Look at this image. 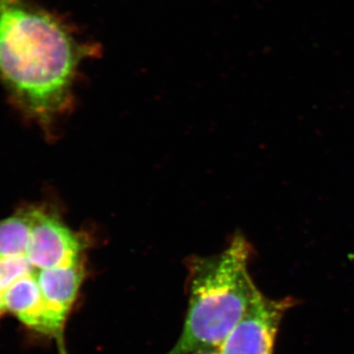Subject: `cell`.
<instances>
[{
	"mask_svg": "<svg viewBox=\"0 0 354 354\" xmlns=\"http://www.w3.org/2000/svg\"><path fill=\"white\" fill-rule=\"evenodd\" d=\"M92 48L32 0H0V83L20 111L48 121L66 111Z\"/></svg>",
	"mask_w": 354,
	"mask_h": 354,
	"instance_id": "cell-1",
	"label": "cell"
},
{
	"mask_svg": "<svg viewBox=\"0 0 354 354\" xmlns=\"http://www.w3.org/2000/svg\"><path fill=\"white\" fill-rule=\"evenodd\" d=\"M250 252L245 239L236 236L218 255L191 261L187 315L167 354L220 348L262 293L249 274Z\"/></svg>",
	"mask_w": 354,
	"mask_h": 354,
	"instance_id": "cell-2",
	"label": "cell"
},
{
	"mask_svg": "<svg viewBox=\"0 0 354 354\" xmlns=\"http://www.w3.org/2000/svg\"><path fill=\"white\" fill-rule=\"evenodd\" d=\"M290 305V299H272L261 293L221 344V354H272L279 324Z\"/></svg>",
	"mask_w": 354,
	"mask_h": 354,
	"instance_id": "cell-3",
	"label": "cell"
},
{
	"mask_svg": "<svg viewBox=\"0 0 354 354\" xmlns=\"http://www.w3.org/2000/svg\"><path fill=\"white\" fill-rule=\"evenodd\" d=\"M57 341L59 354H67L66 349H65L64 346V335H62V337H57Z\"/></svg>",
	"mask_w": 354,
	"mask_h": 354,
	"instance_id": "cell-4",
	"label": "cell"
},
{
	"mask_svg": "<svg viewBox=\"0 0 354 354\" xmlns=\"http://www.w3.org/2000/svg\"><path fill=\"white\" fill-rule=\"evenodd\" d=\"M190 354H221L220 349H205V351H195Z\"/></svg>",
	"mask_w": 354,
	"mask_h": 354,
	"instance_id": "cell-5",
	"label": "cell"
},
{
	"mask_svg": "<svg viewBox=\"0 0 354 354\" xmlns=\"http://www.w3.org/2000/svg\"><path fill=\"white\" fill-rule=\"evenodd\" d=\"M6 313V307H4L3 300H2L1 295H0V317Z\"/></svg>",
	"mask_w": 354,
	"mask_h": 354,
	"instance_id": "cell-6",
	"label": "cell"
}]
</instances>
